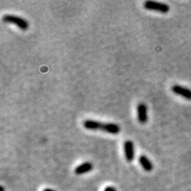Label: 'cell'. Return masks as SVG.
<instances>
[{
    "mask_svg": "<svg viewBox=\"0 0 191 191\" xmlns=\"http://www.w3.org/2000/svg\"><path fill=\"white\" fill-rule=\"evenodd\" d=\"M123 151L125 158L127 162H132L135 158V145L131 140H126L123 143Z\"/></svg>",
    "mask_w": 191,
    "mask_h": 191,
    "instance_id": "obj_4",
    "label": "cell"
},
{
    "mask_svg": "<svg viewBox=\"0 0 191 191\" xmlns=\"http://www.w3.org/2000/svg\"><path fill=\"white\" fill-rule=\"evenodd\" d=\"M137 118L140 123L144 124L148 120L147 116V107L144 103H140L137 105Z\"/></svg>",
    "mask_w": 191,
    "mask_h": 191,
    "instance_id": "obj_6",
    "label": "cell"
},
{
    "mask_svg": "<svg viewBox=\"0 0 191 191\" xmlns=\"http://www.w3.org/2000/svg\"><path fill=\"white\" fill-rule=\"evenodd\" d=\"M42 191H55V190H53V189H50V188H46V189H43Z\"/></svg>",
    "mask_w": 191,
    "mask_h": 191,
    "instance_id": "obj_10",
    "label": "cell"
},
{
    "mask_svg": "<svg viewBox=\"0 0 191 191\" xmlns=\"http://www.w3.org/2000/svg\"><path fill=\"white\" fill-rule=\"evenodd\" d=\"M143 7L147 11H158L162 14H167L170 11V6L168 4L155 2V1H151V0L146 1L143 3Z\"/></svg>",
    "mask_w": 191,
    "mask_h": 191,
    "instance_id": "obj_3",
    "label": "cell"
},
{
    "mask_svg": "<svg viewBox=\"0 0 191 191\" xmlns=\"http://www.w3.org/2000/svg\"><path fill=\"white\" fill-rule=\"evenodd\" d=\"M171 90L174 93L178 96H180L184 99L191 100V89H189V88L182 86V85H175L172 86Z\"/></svg>",
    "mask_w": 191,
    "mask_h": 191,
    "instance_id": "obj_5",
    "label": "cell"
},
{
    "mask_svg": "<svg viewBox=\"0 0 191 191\" xmlns=\"http://www.w3.org/2000/svg\"><path fill=\"white\" fill-rule=\"evenodd\" d=\"M93 168V165L90 162H85L77 166L74 170V173L77 175H81L91 171Z\"/></svg>",
    "mask_w": 191,
    "mask_h": 191,
    "instance_id": "obj_7",
    "label": "cell"
},
{
    "mask_svg": "<svg viewBox=\"0 0 191 191\" xmlns=\"http://www.w3.org/2000/svg\"><path fill=\"white\" fill-rule=\"evenodd\" d=\"M83 126L87 130L101 131L112 135H117L120 132V127L116 123H102V122L93 120V119H85L83 122Z\"/></svg>",
    "mask_w": 191,
    "mask_h": 191,
    "instance_id": "obj_1",
    "label": "cell"
},
{
    "mask_svg": "<svg viewBox=\"0 0 191 191\" xmlns=\"http://www.w3.org/2000/svg\"><path fill=\"white\" fill-rule=\"evenodd\" d=\"M2 21L6 23L15 24L20 29L26 31L29 29V22L26 19L15 15H5L2 17Z\"/></svg>",
    "mask_w": 191,
    "mask_h": 191,
    "instance_id": "obj_2",
    "label": "cell"
},
{
    "mask_svg": "<svg viewBox=\"0 0 191 191\" xmlns=\"http://www.w3.org/2000/svg\"><path fill=\"white\" fill-rule=\"evenodd\" d=\"M139 162L141 165V167H143V169L145 171H147V172H151L153 170V168H154L152 162L144 154H142V155L139 157Z\"/></svg>",
    "mask_w": 191,
    "mask_h": 191,
    "instance_id": "obj_8",
    "label": "cell"
},
{
    "mask_svg": "<svg viewBox=\"0 0 191 191\" xmlns=\"http://www.w3.org/2000/svg\"><path fill=\"white\" fill-rule=\"evenodd\" d=\"M104 191H116V189L113 186H107Z\"/></svg>",
    "mask_w": 191,
    "mask_h": 191,
    "instance_id": "obj_9",
    "label": "cell"
},
{
    "mask_svg": "<svg viewBox=\"0 0 191 191\" xmlns=\"http://www.w3.org/2000/svg\"><path fill=\"white\" fill-rule=\"evenodd\" d=\"M1 191H5V189H4V187L3 186H1Z\"/></svg>",
    "mask_w": 191,
    "mask_h": 191,
    "instance_id": "obj_11",
    "label": "cell"
}]
</instances>
